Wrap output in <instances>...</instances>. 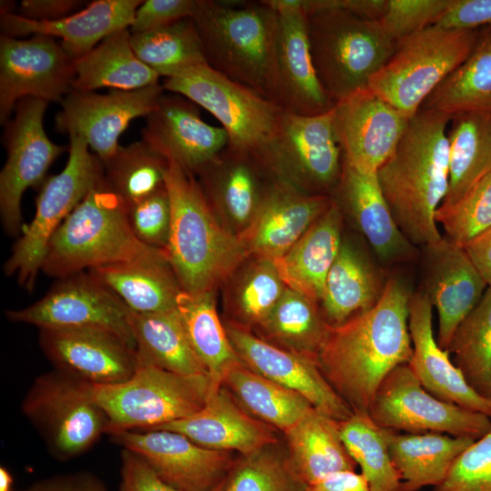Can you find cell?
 I'll list each match as a JSON object with an SVG mask.
<instances>
[{"mask_svg": "<svg viewBox=\"0 0 491 491\" xmlns=\"http://www.w3.org/2000/svg\"><path fill=\"white\" fill-rule=\"evenodd\" d=\"M411 295L402 280L391 277L372 308L330 327L317 364L353 413L368 414L384 378L412 357Z\"/></svg>", "mask_w": 491, "mask_h": 491, "instance_id": "6da1fadb", "label": "cell"}, {"mask_svg": "<svg viewBox=\"0 0 491 491\" xmlns=\"http://www.w3.org/2000/svg\"><path fill=\"white\" fill-rule=\"evenodd\" d=\"M446 114L420 109L376 176L398 227L416 246L442 238L436 213L448 188Z\"/></svg>", "mask_w": 491, "mask_h": 491, "instance_id": "7a4b0ae2", "label": "cell"}, {"mask_svg": "<svg viewBox=\"0 0 491 491\" xmlns=\"http://www.w3.org/2000/svg\"><path fill=\"white\" fill-rule=\"evenodd\" d=\"M191 19L206 64L275 103L277 12L264 0H196Z\"/></svg>", "mask_w": 491, "mask_h": 491, "instance_id": "3957f363", "label": "cell"}, {"mask_svg": "<svg viewBox=\"0 0 491 491\" xmlns=\"http://www.w3.org/2000/svg\"><path fill=\"white\" fill-rule=\"evenodd\" d=\"M165 185L171 206L167 260L184 292H214L249 254L219 223L192 174L168 163Z\"/></svg>", "mask_w": 491, "mask_h": 491, "instance_id": "277c9868", "label": "cell"}, {"mask_svg": "<svg viewBox=\"0 0 491 491\" xmlns=\"http://www.w3.org/2000/svg\"><path fill=\"white\" fill-rule=\"evenodd\" d=\"M164 252L136 238L127 219L125 203L104 175L51 237L42 270L49 276L62 278Z\"/></svg>", "mask_w": 491, "mask_h": 491, "instance_id": "5b68a950", "label": "cell"}, {"mask_svg": "<svg viewBox=\"0 0 491 491\" xmlns=\"http://www.w3.org/2000/svg\"><path fill=\"white\" fill-rule=\"evenodd\" d=\"M306 20L316 75L335 104L367 88L396 48L397 42L378 21L350 13L341 7L340 0H323L321 8Z\"/></svg>", "mask_w": 491, "mask_h": 491, "instance_id": "8992f818", "label": "cell"}, {"mask_svg": "<svg viewBox=\"0 0 491 491\" xmlns=\"http://www.w3.org/2000/svg\"><path fill=\"white\" fill-rule=\"evenodd\" d=\"M478 32L430 25L399 40L368 88L412 118L434 89L467 58Z\"/></svg>", "mask_w": 491, "mask_h": 491, "instance_id": "52a82bcc", "label": "cell"}, {"mask_svg": "<svg viewBox=\"0 0 491 491\" xmlns=\"http://www.w3.org/2000/svg\"><path fill=\"white\" fill-rule=\"evenodd\" d=\"M95 399L109 420L107 434L146 431L188 417L213 393L209 376L182 375L155 366H138L126 381L92 385Z\"/></svg>", "mask_w": 491, "mask_h": 491, "instance_id": "ba28073f", "label": "cell"}, {"mask_svg": "<svg viewBox=\"0 0 491 491\" xmlns=\"http://www.w3.org/2000/svg\"><path fill=\"white\" fill-rule=\"evenodd\" d=\"M68 158L64 169L44 182L35 202V214L12 248L4 265L5 274L32 292L42 270L48 243L87 193L104 177V165L90 152L86 142L69 136Z\"/></svg>", "mask_w": 491, "mask_h": 491, "instance_id": "9c48e42d", "label": "cell"}, {"mask_svg": "<svg viewBox=\"0 0 491 491\" xmlns=\"http://www.w3.org/2000/svg\"><path fill=\"white\" fill-rule=\"evenodd\" d=\"M22 410L53 456L63 461L85 453L109 429L92 385L56 369L35 378Z\"/></svg>", "mask_w": 491, "mask_h": 491, "instance_id": "30bf717a", "label": "cell"}, {"mask_svg": "<svg viewBox=\"0 0 491 491\" xmlns=\"http://www.w3.org/2000/svg\"><path fill=\"white\" fill-rule=\"evenodd\" d=\"M162 86L208 111L225 130L228 146L256 157L276 134L284 113L272 101L207 64L166 77Z\"/></svg>", "mask_w": 491, "mask_h": 491, "instance_id": "8fae6325", "label": "cell"}, {"mask_svg": "<svg viewBox=\"0 0 491 491\" xmlns=\"http://www.w3.org/2000/svg\"><path fill=\"white\" fill-rule=\"evenodd\" d=\"M333 109L312 116L284 111L276 134L256 157L276 180L310 195L336 188L343 153Z\"/></svg>", "mask_w": 491, "mask_h": 491, "instance_id": "7c38bea8", "label": "cell"}, {"mask_svg": "<svg viewBox=\"0 0 491 491\" xmlns=\"http://www.w3.org/2000/svg\"><path fill=\"white\" fill-rule=\"evenodd\" d=\"M368 414L381 427L406 433L436 432L476 440L491 429L488 416L427 392L407 364L384 378Z\"/></svg>", "mask_w": 491, "mask_h": 491, "instance_id": "4fadbf2b", "label": "cell"}, {"mask_svg": "<svg viewBox=\"0 0 491 491\" xmlns=\"http://www.w3.org/2000/svg\"><path fill=\"white\" fill-rule=\"evenodd\" d=\"M48 102L25 97L4 125L7 158L0 173V217L5 232L21 235V200L25 190L39 185L53 162L66 147L55 144L44 128Z\"/></svg>", "mask_w": 491, "mask_h": 491, "instance_id": "5bb4252c", "label": "cell"}, {"mask_svg": "<svg viewBox=\"0 0 491 491\" xmlns=\"http://www.w3.org/2000/svg\"><path fill=\"white\" fill-rule=\"evenodd\" d=\"M130 309L108 287L87 272L62 278L41 299L6 317L43 328H100L115 333L135 350Z\"/></svg>", "mask_w": 491, "mask_h": 491, "instance_id": "9a60e30c", "label": "cell"}, {"mask_svg": "<svg viewBox=\"0 0 491 491\" xmlns=\"http://www.w3.org/2000/svg\"><path fill=\"white\" fill-rule=\"evenodd\" d=\"M75 59L55 38L36 35L19 39L0 35V122L18 101L34 97L61 102L73 90Z\"/></svg>", "mask_w": 491, "mask_h": 491, "instance_id": "2e32d148", "label": "cell"}, {"mask_svg": "<svg viewBox=\"0 0 491 491\" xmlns=\"http://www.w3.org/2000/svg\"><path fill=\"white\" fill-rule=\"evenodd\" d=\"M165 89L156 84L135 90L106 94L72 90L60 102L55 129L83 138L104 163L119 148L118 139L136 117H146L157 105Z\"/></svg>", "mask_w": 491, "mask_h": 491, "instance_id": "e0dca14e", "label": "cell"}, {"mask_svg": "<svg viewBox=\"0 0 491 491\" xmlns=\"http://www.w3.org/2000/svg\"><path fill=\"white\" fill-rule=\"evenodd\" d=\"M114 443L140 456L166 484L180 491H210L225 480L237 459L235 452L203 447L165 429L115 431Z\"/></svg>", "mask_w": 491, "mask_h": 491, "instance_id": "ac0fdd59", "label": "cell"}, {"mask_svg": "<svg viewBox=\"0 0 491 491\" xmlns=\"http://www.w3.org/2000/svg\"><path fill=\"white\" fill-rule=\"evenodd\" d=\"M333 110L343 160L365 174H376L390 158L410 119L368 87Z\"/></svg>", "mask_w": 491, "mask_h": 491, "instance_id": "d6986e66", "label": "cell"}, {"mask_svg": "<svg viewBox=\"0 0 491 491\" xmlns=\"http://www.w3.org/2000/svg\"><path fill=\"white\" fill-rule=\"evenodd\" d=\"M239 359L247 368L305 396L314 408L341 422L353 411L322 374L317 361L275 346L244 324L225 326Z\"/></svg>", "mask_w": 491, "mask_h": 491, "instance_id": "ffe728a7", "label": "cell"}, {"mask_svg": "<svg viewBox=\"0 0 491 491\" xmlns=\"http://www.w3.org/2000/svg\"><path fill=\"white\" fill-rule=\"evenodd\" d=\"M39 344L56 370L91 385L122 383L137 369L135 350L105 329L43 328Z\"/></svg>", "mask_w": 491, "mask_h": 491, "instance_id": "44dd1931", "label": "cell"}, {"mask_svg": "<svg viewBox=\"0 0 491 491\" xmlns=\"http://www.w3.org/2000/svg\"><path fill=\"white\" fill-rule=\"evenodd\" d=\"M145 119L142 140L168 163L192 175L229 143L222 126L205 123L197 105L177 94H163Z\"/></svg>", "mask_w": 491, "mask_h": 491, "instance_id": "7402d4cb", "label": "cell"}, {"mask_svg": "<svg viewBox=\"0 0 491 491\" xmlns=\"http://www.w3.org/2000/svg\"><path fill=\"white\" fill-rule=\"evenodd\" d=\"M425 288L438 313V346L446 350L455 332L478 304L487 285L462 246L446 236L425 246Z\"/></svg>", "mask_w": 491, "mask_h": 491, "instance_id": "603a6c76", "label": "cell"}, {"mask_svg": "<svg viewBox=\"0 0 491 491\" xmlns=\"http://www.w3.org/2000/svg\"><path fill=\"white\" fill-rule=\"evenodd\" d=\"M327 195H310L275 180L238 235L248 254L273 261L285 255L330 207Z\"/></svg>", "mask_w": 491, "mask_h": 491, "instance_id": "cb8c5ba5", "label": "cell"}, {"mask_svg": "<svg viewBox=\"0 0 491 491\" xmlns=\"http://www.w3.org/2000/svg\"><path fill=\"white\" fill-rule=\"evenodd\" d=\"M433 305L421 290L411 295L408 326L413 355L407 364L423 387L434 396L491 418V398L478 394L434 337Z\"/></svg>", "mask_w": 491, "mask_h": 491, "instance_id": "d4e9b609", "label": "cell"}, {"mask_svg": "<svg viewBox=\"0 0 491 491\" xmlns=\"http://www.w3.org/2000/svg\"><path fill=\"white\" fill-rule=\"evenodd\" d=\"M276 85L275 104L298 115H318L335 103L316 75L307 36L306 15L295 11L277 12Z\"/></svg>", "mask_w": 491, "mask_h": 491, "instance_id": "484cf974", "label": "cell"}, {"mask_svg": "<svg viewBox=\"0 0 491 491\" xmlns=\"http://www.w3.org/2000/svg\"><path fill=\"white\" fill-rule=\"evenodd\" d=\"M154 429L177 432L203 447L239 456L280 442L276 429L250 415L223 386L210 394L195 414Z\"/></svg>", "mask_w": 491, "mask_h": 491, "instance_id": "4316f807", "label": "cell"}, {"mask_svg": "<svg viewBox=\"0 0 491 491\" xmlns=\"http://www.w3.org/2000/svg\"><path fill=\"white\" fill-rule=\"evenodd\" d=\"M141 0H95L62 19L39 22L17 13L0 10L1 35L19 36L43 35L59 38L65 52L77 59L113 33L129 28Z\"/></svg>", "mask_w": 491, "mask_h": 491, "instance_id": "83f0119b", "label": "cell"}, {"mask_svg": "<svg viewBox=\"0 0 491 491\" xmlns=\"http://www.w3.org/2000/svg\"><path fill=\"white\" fill-rule=\"evenodd\" d=\"M376 255L385 263L415 258L416 246L398 227L381 190L376 173L365 174L343 160L342 174L335 188Z\"/></svg>", "mask_w": 491, "mask_h": 491, "instance_id": "f1b7e54d", "label": "cell"}, {"mask_svg": "<svg viewBox=\"0 0 491 491\" xmlns=\"http://www.w3.org/2000/svg\"><path fill=\"white\" fill-rule=\"evenodd\" d=\"M342 219L341 207L333 199L300 239L272 261L286 287L321 302L328 272L342 244Z\"/></svg>", "mask_w": 491, "mask_h": 491, "instance_id": "f546056e", "label": "cell"}, {"mask_svg": "<svg viewBox=\"0 0 491 491\" xmlns=\"http://www.w3.org/2000/svg\"><path fill=\"white\" fill-rule=\"evenodd\" d=\"M290 467L306 486L357 465L341 438L339 422L311 407L284 433Z\"/></svg>", "mask_w": 491, "mask_h": 491, "instance_id": "4dcf8cb0", "label": "cell"}, {"mask_svg": "<svg viewBox=\"0 0 491 491\" xmlns=\"http://www.w3.org/2000/svg\"><path fill=\"white\" fill-rule=\"evenodd\" d=\"M133 312L175 309L183 290L165 253L88 270Z\"/></svg>", "mask_w": 491, "mask_h": 491, "instance_id": "1f68e13d", "label": "cell"}, {"mask_svg": "<svg viewBox=\"0 0 491 491\" xmlns=\"http://www.w3.org/2000/svg\"><path fill=\"white\" fill-rule=\"evenodd\" d=\"M386 284L378 269L360 251L342 241L320 302L326 320L332 326H338L372 308Z\"/></svg>", "mask_w": 491, "mask_h": 491, "instance_id": "d6a6232c", "label": "cell"}, {"mask_svg": "<svg viewBox=\"0 0 491 491\" xmlns=\"http://www.w3.org/2000/svg\"><path fill=\"white\" fill-rule=\"evenodd\" d=\"M474 441L436 432L399 434L391 430L388 451L401 476L400 491L438 486L456 458Z\"/></svg>", "mask_w": 491, "mask_h": 491, "instance_id": "836d02e7", "label": "cell"}, {"mask_svg": "<svg viewBox=\"0 0 491 491\" xmlns=\"http://www.w3.org/2000/svg\"><path fill=\"white\" fill-rule=\"evenodd\" d=\"M138 366H155L182 375H208L192 347L177 310L156 313L130 311Z\"/></svg>", "mask_w": 491, "mask_h": 491, "instance_id": "e575fe53", "label": "cell"}, {"mask_svg": "<svg viewBox=\"0 0 491 491\" xmlns=\"http://www.w3.org/2000/svg\"><path fill=\"white\" fill-rule=\"evenodd\" d=\"M159 77L137 57L131 45V32L125 28L75 60L73 90H135L159 84Z\"/></svg>", "mask_w": 491, "mask_h": 491, "instance_id": "d590c367", "label": "cell"}, {"mask_svg": "<svg viewBox=\"0 0 491 491\" xmlns=\"http://www.w3.org/2000/svg\"><path fill=\"white\" fill-rule=\"evenodd\" d=\"M257 161L252 154L227 145L197 171L204 180L201 187L206 199L240 224L251 221L270 186L261 189Z\"/></svg>", "mask_w": 491, "mask_h": 491, "instance_id": "8d00e7d4", "label": "cell"}, {"mask_svg": "<svg viewBox=\"0 0 491 491\" xmlns=\"http://www.w3.org/2000/svg\"><path fill=\"white\" fill-rule=\"evenodd\" d=\"M420 109L450 117L468 113L491 115V26L479 29L470 55L434 89Z\"/></svg>", "mask_w": 491, "mask_h": 491, "instance_id": "74e56055", "label": "cell"}, {"mask_svg": "<svg viewBox=\"0 0 491 491\" xmlns=\"http://www.w3.org/2000/svg\"><path fill=\"white\" fill-rule=\"evenodd\" d=\"M448 188L439 207L459 202L491 172V115L460 114L450 118Z\"/></svg>", "mask_w": 491, "mask_h": 491, "instance_id": "f35d334b", "label": "cell"}, {"mask_svg": "<svg viewBox=\"0 0 491 491\" xmlns=\"http://www.w3.org/2000/svg\"><path fill=\"white\" fill-rule=\"evenodd\" d=\"M256 326L264 340L316 361L331 327L317 302L288 287Z\"/></svg>", "mask_w": 491, "mask_h": 491, "instance_id": "ab89813d", "label": "cell"}, {"mask_svg": "<svg viewBox=\"0 0 491 491\" xmlns=\"http://www.w3.org/2000/svg\"><path fill=\"white\" fill-rule=\"evenodd\" d=\"M221 386L250 415L282 433L313 407L301 394L255 373L243 363L225 373Z\"/></svg>", "mask_w": 491, "mask_h": 491, "instance_id": "60d3db41", "label": "cell"}, {"mask_svg": "<svg viewBox=\"0 0 491 491\" xmlns=\"http://www.w3.org/2000/svg\"><path fill=\"white\" fill-rule=\"evenodd\" d=\"M176 308L195 352L207 369L216 391L225 373L242 363L217 315L214 292H182Z\"/></svg>", "mask_w": 491, "mask_h": 491, "instance_id": "b9f144b4", "label": "cell"}, {"mask_svg": "<svg viewBox=\"0 0 491 491\" xmlns=\"http://www.w3.org/2000/svg\"><path fill=\"white\" fill-rule=\"evenodd\" d=\"M131 45L137 57L165 78L206 64L202 43L191 17L155 30L131 34Z\"/></svg>", "mask_w": 491, "mask_h": 491, "instance_id": "7bdbcfd3", "label": "cell"}, {"mask_svg": "<svg viewBox=\"0 0 491 491\" xmlns=\"http://www.w3.org/2000/svg\"><path fill=\"white\" fill-rule=\"evenodd\" d=\"M341 438L372 491H400L401 476L388 451L391 429L378 426L367 413H353L339 422Z\"/></svg>", "mask_w": 491, "mask_h": 491, "instance_id": "ee69618b", "label": "cell"}, {"mask_svg": "<svg viewBox=\"0 0 491 491\" xmlns=\"http://www.w3.org/2000/svg\"><path fill=\"white\" fill-rule=\"evenodd\" d=\"M446 350L468 384L491 398V287L457 327Z\"/></svg>", "mask_w": 491, "mask_h": 491, "instance_id": "f6af8a7d", "label": "cell"}, {"mask_svg": "<svg viewBox=\"0 0 491 491\" xmlns=\"http://www.w3.org/2000/svg\"><path fill=\"white\" fill-rule=\"evenodd\" d=\"M103 165L108 185L128 205L165 185L168 162L141 139L120 145Z\"/></svg>", "mask_w": 491, "mask_h": 491, "instance_id": "bcb514c9", "label": "cell"}, {"mask_svg": "<svg viewBox=\"0 0 491 491\" xmlns=\"http://www.w3.org/2000/svg\"><path fill=\"white\" fill-rule=\"evenodd\" d=\"M269 445L239 456L226 477L225 491H306L292 471L286 446Z\"/></svg>", "mask_w": 491, "mask_h": 491, "instance_id": "7dc6e473", "label": "cell"}, {"mask_svg": "<svg viewBox=\"0 0 491 491\" xmlns=\"http://www.w3.org/2000/svg\"><path fill=\"white\" fill-rule=\"evenodd\" d=\"M436 221L446 236L464 246L491 228V172L482 178L459 202L438 207Z\"/></svg>", "mask_w": 491, "mask_h": 491, "instance_id": "c3c4849f", "label": "cell"}, {"mask_svg": "<svg viewBox=\"0 0 491 491\" xmlns=\"http://www.w3.org/2000/svg\"><path fill=\"white\" fill-rule=\"evenodd\" d=\"M259 260L246 276L237 298L243 320L255 326L274 308L286 288L273 262Z\"/></svg>", "mask_w": 491, "mask_h": 491, "instance_id": "681fc988", "label": "cell"}, {"mask_svg": "<svg viewBox=\"0 0 491 491\" xmlns=\"http://www.w3.org/2000/svg\"><path fill=\"white\" fill-rule=\"evenodd\" d=\"M432 491H491V429L456 458Z\"/></svg>", "mask_w": 491, "mask_h": 491, "instance_id": "f907efd6", "label": "cell"}, {"mask_svg": "<svg viewBox=\"0 0 491 491\" xmlns=\"http://www.w3.org/2000/svg\"><path fill=\"white\" fill-rule=\"evenodd\" d=\"M126 215L130 227L140 242L165 251L171 224V206L165 185L126 205Z\"/></svg>", "mask_w": 491, "mask_h": 491, "instance_id": "816d5d0a", "label": "cell"}, {"mask_svg": "<svg viewBox=\"0 0 491 491\" xmlns=\"http://www.w3.org/2000/svg\"><path fill=\"white\" fill-rule=\"evenodd\" d=\"M452 0H388L385 15L378 21L393 40L407 37L433 25Z\"/></svg>", "mask_w": 491, "mask_h": 491, "instance_id": "f5cc1de1", "label": "cell"}, {"mask_svg": "<svg viewBox=\"0 0 491 491\" xmlns=\"http://www.w3.org/2000/svg\"><path fill=\"white\" fill-rule=\"evenodd\" d=\"M196 0H145L137 7L129 27L131 34L155 30L191 17Z\"/></svg>", "mask_w": 491, "mask_h": 491, "instance_id": "db71d44e", "label": "cell"}, {"mask_svg": "<svg viewBox=\"0 0 491 491\" xmlns=\"http://www.w3.org/2000/svg\"><path fill=\"white\" fill-rule=\"evenodd\" d=\"M119 491H180L162 480L137 454L122 448Z\"/></svg>", "mask_w": 491, "mask_h": 491, "instance_id": "11a10c76", "label": "cell"}, {"mask_svg": "<svg viewBox=\"0 0 491 491\" xmlns=\"http://www.w3.org/2000/svg\"><path fill=\"white\" fill-rule=\"evenodd\" d=\"M433 25L461 30L491 26V0H452Z\"/></svg>", "mask_w": 491, "mask_h": 491, "instance_id": "9f6ffc18", "label": "cell"}, {"mask_svg": "<svg viewBox=\"0 0 491 491\" xmlns=\"http://www.w3.org/2000/svg\"><path fill=\"white\" fill-rule=\"evenodd\" d=\"M23 491H107V488L93 473L80 471L39 480Z\"/></svg>", "mask_w": 491, "mask_h": 491, "instance_id": "6f0895ef", "label": "cell"}, {"mask_svg": "<svg viewBox=\"0 0 491 491\" xmlns=\"http://www.w3.org/2000/svg\"><path fill=\"white\" fill-rule=\"evenodd\" d=\"M84 4L78 0H24L17 14L33 21L51 22L77 12Z\"/></svg>", "mask_w": 491, "mask_h": 491, "instance_id": "680465c9", "label": "cell"}, {"mask_svg": "<svg viewBox=\"0 0 491 491\" xmlns=\"http://www.w3.org/2000/svg\"><path fill=\"white\" fill-rule=\"evenodd\" d=\"M306 491H372L361 473L343 471L316 484L307 486Z\"/></svg>", "mask_w": 491, "mask_h": 491, "instance_id": "91938a15", "label": "cell"}, {"mask_svg": "<svg viewBox=\"0 0 491 491\" xmlns=\"http://www.w3.org/2000/svg\"><path fill=\"white\" fill-rule=\"evenodd\" d=\"M481 276L491 287V228L463 246Z\"/></svg>", "mask_w": 491, "mask_h": 491, "instance_id": "94428289", "label": "cell"}, {"mask_svg": "<svg viewBox=\"0 0 491 491\" xmlns=\"http://www.w3.org/2000/svg\"><path fill=\"white\" fill-rule=\"evenodd\" d=\"M340 5L368 21H379L386 14L388 0H340Z\"/></svg>", "mask_w": 491, "mask_h": 491, "instance_id": "6125c7cd", "label": "cell"}, {"mask_svg": "<svg viewBox=\"0 0 491 491\" xmlns=\"http://www.w3.org/2000/svg\"><path fill=\"white\" fill-rule=\"evenodd\" d=\"M0 491H14L12 474L4 466L0 467Z\"/></svg>", "mask_w": 491, "mask_h": 491, "instance_id": "be15d7a7", "label": "cell"}, {"mask_svg": "<svg viewBox=\"0 0 491 491\" xmlns=\"http://www.w3.org/2000/svg\"><path fill=\"white\" fill-rule=\"evenodd\" d=\"M225 483H226V478L223 480L221 483H219L216 486H215L210 491H225Z\"/></svg>", "mask_w": 491, "mask_h": 491, "instance_id": "e7e4bbea", "label": "cell"}]
</instances>
